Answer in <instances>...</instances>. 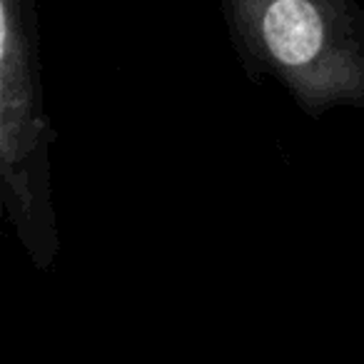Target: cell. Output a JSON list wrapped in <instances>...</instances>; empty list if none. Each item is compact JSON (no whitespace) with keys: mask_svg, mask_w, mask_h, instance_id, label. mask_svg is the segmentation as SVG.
<instances>
[{"mask_svg":"<svg viewBox=\"0 0 364 364\" xmlns=\"http://www.w3.org/2000/svg\"><path fill=\"white\" fill-rule=\"evenodd\" d=\"M220 8L252 80H277L309 117L364 107L357 0H220Z\"/></svg>","mask_w":364,"mask_h":364,"instance_id":"obj_1","label":"cell"},{"mask_svg":"<svg viewBox=\"0 0 364 364\" xmlns=\"http://www.w3.org/2000/svg\"><path fill=\"white\" fill-rule=\"evenodd\" d=\"M53 130L43 105L36 0H0V180L3 205L36 267L60 250L50 205L48 150Z\"/></svg>","mask_w":364,"mask_h":364,"instance_id":"obj_2","label":"cell"}]
</instances>
